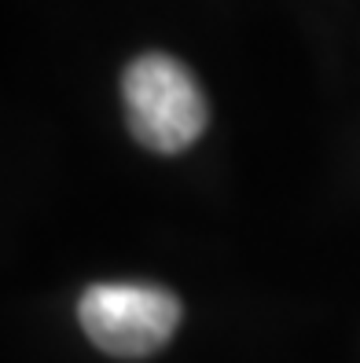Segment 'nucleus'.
<instances>
[{
	"instance_id": "f03ea898",
	"label": "nucleus",
	"mask_w": 360,
	"mask_h": 363,
	"mask_svg": "<svg viewBox=\"0 0 360 363\" xmlns=\"http://www.w3.org/2000/svg\"><path fill=\"white\" fill-rule=\"evenodd\" d=\"M77 319L99 352L143 359L180 327V301L155 283H96L81 294Z\"/></svg>"
},
{
	"instance_id": "f257e3e1",
	"label": "nucleus",
	"mask_w": 360,
	"mask_h": 363,
	"mask_svg": "<svg viewBox=\"0 0 360 363\" xmlns=\"http://www.w3.org/2000/svg\"><path fill=\"white\" fill-rule=\"evenodd\" d=\"M121 96L133 140L155 155L187 151L209 121V106L195 74L162 52H147L125 67Z\"/></svg>"
}]
</instances>
